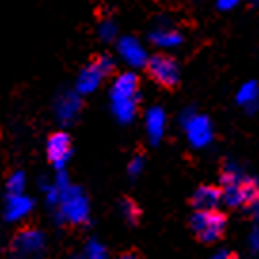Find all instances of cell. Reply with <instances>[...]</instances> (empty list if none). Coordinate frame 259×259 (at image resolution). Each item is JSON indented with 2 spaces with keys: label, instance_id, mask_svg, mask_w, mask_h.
<instances>
[{
  "label": "cell",
  "instance_id": "cell-5",
  "mask_svg": "<svg viewBox=\"0 0 259 259\" xmlns=\"http://www.w3.org/2000/svg\"><path fill=\"white\" fill-rule=\"evenodd\" d=\"M12 259H44L46 253V235L40 229H21L10 244Z\"/></svg>",
  "mask_w": 259,
  "mask_h": 259
},
{
  "label": "cell",
  "instance_id": "cell-25",
  "mask_svg": "<svg viewBox=\"0 0 259 259\" xmlns=\"http://www.w3.org/2000/svg\"><path fill=\"white\" fill-rule=\"evenodd\" d=\"M251 210H253V218H255V221L259 223V198L255 200V204L251 206Z\"/></svg>",
  "mask_w": 259,
  "mask_h": 259
},
{
  "label": "cell",
  "instance_id": "cell-15",
  "mask_svg": "<svg viewBox=\"0 0 259 259\" xmlns=\"http://www.w3.org/2000/svg\"><path fill=\"white\" fill-rule=\"evenodd\" d=\"M194 210H218L223 202V193L215 185H202L193 193Z\"/></svg>",
  "mask_w": 259,
  "mask_h": 259
},
{
  "label": "cell",
  "instance_id": "cell-13",
  "mask_svg": "<svg viewBox=\"0 0 259 259\" xmlns=\"http://www.w3.org/2000/svg\"><path fill=\"white\" fill-rule=\"evenodd\" d=\"M143 126H145V134L147 139L156 145L160 143L164 136H166V128H168V114L166 111L158 105L149 107L145 111V116H143Z\"/></svg>",
  "mask_w": 259,
  "mask_h": 259
},
{
  "label": "cell",
  "instance_id": "cell-7",
  "mask_svg": "<svg viewBox=\"0 0 259 259\" xmlns=\"http://www.w3.org/2000/svg\"><path fill=\"white\" fill-rule=\"evenodd\" d=\"M113 59L109 56H99L94 61H90L86 67H82L76 82H74V90L80 94V96H88L94 94L96 90H99V86L103 84L107 76L113 71Z\"/></svg>",
  "mask_w": 259,
  "mask_h": 259
},
{
  "label": "cell",
  "instance_id": "cell-17",
  "mask_svg": "<svg viewBox=\"0 0 259 259\" xmlns=\"http://www.w3.org/2000/svg\"><path fill=\"white\" fill-rule=\"evenodd\" d=\"M97 36L103 42L118 40V25H116V21L111 19V17L101 19V21L97 23Z\"/></svg>",
  "mask_w": 259,
  "mask_h": 259
},
{
  "label": "cell",
  "instance_id": "cell-16",
  "mask_svg": "<svg viewBox=\"0 0 259 259\" xmlns=\"http://www.w3.org/2000/svg\"><path fill=\"white\" fill-rule=\"evenodd\" d=\"M236 103L244 107L248 113H255L259 109V84L255 80L244 82L236 92Z\"/></svg>",
  "mask_w": 259,
  "mask_h": 259
},
{
  "label": "cell",
  "instance_id": "cell-9",
  "mask_svg": "<svg viewBox=\"0 0 259 259\" xmlns=\"http://www.w3.org/2000/svg\"><path fill=\"white\" fill-rule=\"evenodd\" d=\"M116 54L130 69H141L149 63V52L145 44L136 36H120L116 40Z\"/></svg>",
  "mask_w": 259,
  "mask_h": 259
},
{
  "label": "cell",
  "instance_id": "cell-21",
  "mask_svg": "<svg viewBox=\"0 0 259 259\" xmlns=\"http://www.w3.org/2000/svg\"><path fill=\"white\" fill-rule=\"evenodd\" d=\"M145 170V158L141 154H136L132 156L128 162V176L130 178H139Z\"/></svg>",
  "mask_w": 259,
  "mask_h": 259
},
{
  "label": "cell",
  "instance_id": "cell-2",
  "mask_svg": "<svg viewBox=\"0 0 259 259\" xmlns=\"http://www.w3.org/2000/svg\"><path fill=\"white\" fill-rule=\"evenodd\" d=\"M139 78L134 71L120 73L109 88V103L111 113L120 124H130L136 120L139 109Z\"/></svg>",
  "mask_w": 259,
  "mask_h": 259
},
{
  "label": "cell",
  "instance_id": "cell-8",
  "mask_svg": "<svg viewBox=\"0 0 259 259\" xmlns=\"http://www.w3.org/2000/svg\"><path fill=\"white\" fill-rule=\"evenodd\" d=\"M147 73L156 84H160L164 88H171L179 82V65L168 54H156L149 57L147 63Z\"/></svg>",
  "mask_w": 259,
  "mask_h": 259
},
{
  "label": "cell",
  "instance_id": "cell-12",
  "mask_svg": "<svg viewBox=\"0 0 259 259\" xmlns=\"http://www.w3.org/2000/svg\"><path fill=\"white\" fill-rule=\"evenodd\" d=\"M32 210H34V200L29 194H8L2 206V218L8 223H21L31 215Z\"/></svg>",
  "mask_w": 259,
  "mask_h": 259
},
{
  "label": "cell",
  "instance_id": "cell-22",
  "mask_svg": "<svg viewBox=\"0 0 259 259\" xmlns=\"http://www.w3.org/2000/svg\"><path fill=\"white\" fill-rule=\"evenodd\" d=\"M248 250H250L251 255L259 257V223L253 225V229L248 235Z\"/></svg>",
  "mask_w": 259,
  "mask_h": 259
},
{
  "label": "cell",
  "instance_id": "cell-11",
  "mask_svg": "<svg viewBox=\"0 0 259 259\" xmlns=\"http://www.w3.org/2000/svg\"><path fill=\"white\" fill-rule=\"evenodd\" d=\"M82 109V96L76 90H63L54 99V114L61 124H73Z\"/></svg>",
  "mask_w": 259,
  "mask_h": 259
},
{
  "label": "cell",
  "instance_id": "cell-19",
  "mask_svg": "<svg viewBox=\"0 0 259 259\" xmlns=\"http://www.w3.org/2000/svg\"><path fill=\"white\" fill-rule=\"evenodd\" d=\"M84 257L86 259H111L109 255V250L105 248V244L96 240V238H92L86 246H84Z\"/></svg>",
  "mask_w": 259,
  "mask_h": 259
},
{
  "label": "cell",
  "instance_id": "cell-26",
  "mask_svg": "<svg viewBox=\"0 0 259 259\" xmlns=\"http://www.w3.org/2000/svg\"><path fill=\"white\" fill-rule=\"evenodd\" d=\"M116 259H139L136 253H122V255H118Z\"/></svg>",
  "mask_w": 259,
  "mask_h": 259
},
{
  "label": "cell",
  "instance_id": "cell-29",
  "mask_svg": "<svg viewBox=\"0 0 259 259\" xmlns=\"http://www.w3.org/2000/svg\"><path fill=\"white\" fill-rule=\"evenodd\" d=\"M231 259H236V257H235V255H231Z\"/></svg>",
  "mask_w": 259,
  "mask_h": 259
},
{
  "label": "cell",
  "instance_id": "cell-10",
  "mask_svg": "<svg viewBox=\"0 0 259 259\" xmlns=\"http://www.w3.org/2000/svg\"><path fill=\"white\" fill-rule=\"evenodd\" d=\"M73 154V141L65 132H54L46 141V156L56 170H63Z\"/></svg>",
  "mask_w": 259,
  "mask_h": 259
},
{
  "label": "cell",
  "instance_id": "cell-18",
  "mask_svg": "<svg viewBox=\"0 0 259 259\" xmlns=\"http://www.w3.org/2000/svg\"><path fill=\"white\" fill-rule=\"evenodd\" d=\"M25 187H27V176L21 170L12 171L8 179H6V191H8V194L25 193Z\"/></svg>",
  "mask_w": 259,
  "mask_h": 259
},
{
  "label": "cell",
  "instance_id": "cell-23",
  "mask_svg": "<svg viewBox=\"0 0 259 259\" xmlns=\"http://www.w3.org/2000/svg\"><path fill=\"white\" fill-rule=\"evenodd\" d=\"M240 2H242V0H215L218 8L223 10V12H231V10L238 8V6H240Z\"/></svg>",
  "mask_w": 259,
  "mask_h": 259
},
{
  "label": "cell",
  "instance_id": "cell-28",
  "mask_svg": "<svg viewBox=\"0 0 259 259\" xmlns=\"http://www.w3.org/2000/svg\"><path fill=\"white\" fill-rule=\"evenodd\" d=\"M251 4H253V6H255V8H259V0H250Z\"/></svg>",
  "mask_w": 259,
  "mask_h": 259
},
{
  "label": "cell",
  "instance_id": "cell-4",
  "mask_svg": "<svg viewBox=\"0 0 259 259\" xmlns=\"http://www.w3.org/2000/svg\"><path fill=\"white\" fill-rule=\"evenodd\" d=\"M181 128L185 134V139L193 149H206L213 141V124L211 120L202 113H196L194 109H187L181 113Z\"/></svg>",
  "mask_w": 259,
  "mask_h": 259
},
{
  "label": "cell",
  "instance_id": "cell-14",
  "mask_svg": "<svg viewBox=\"0 0 259 259\" xmlns=\"http://www.w3.org/2000/svg\"><path fill=\"white\" fill-rule=\"evenodd\" d=\"M149 38L156 48L160 50H174L183 44V34L166 19L154 25L149 32Z\"/></svg>",
  "mask_w": 259,
  "mask_h": 259
},
{
  "label": "cell",
  "instance_id": "cell-20",
  "mask_svg": "<svg viewBox=\"0 0 259 259\" xmlns=\"http://www.w3.org/2000/svg\"><path fill=\"white\" fill-rule=\"evenodd\" d=\"M120 215L124 218L126 223H138L139 219V208L136 202H132V200H122L120 202Z\"/></svg>",
  "mask_w": 259,
  "mask_h": 259
},
{
  "label": "cell",
  "instance_id": "cell-3",
  "mask_svg": "<svg viewBox=\"0 0 259 259\" xmlns=\"http://www.w3.org/2000/svg\"><path fill=\"white\" fill-rule=\"evenodd\" d=\"M54 211H56V221L59 225H86L90 221V211H92L88 194L78 185L67 183L61 189V194H59V200H57Z\"/></svg>",
  "mask_w": 259,
  "mask_h": 259
},
{
  "label": "cell",
  "instance_id": "cell-24",
  "mask_svg": "<svg viewBox=\"0 0 259 259\" xmlns=\"http://www.w3.org/2000/svg\"><path fill=\"white\" fill-rule=\"evenodd\" d=\"M231 255H233V253H229V251H225V250H219V251H215L210 259H231Z\"/></svg>",
  "mask_w": 259,
  "mask_h": 259
},
{
  "label": "cell",
  "instance_id": "cell-27",
  "mask_svg": "<svg viewBox=\"0 0 259 259\" xmlns=\"http://www.w3.org/2000/svg\"><path fill=\"white\" fill-rule=\"evenodd\" d=\"M71 259H86V257H84V253H74V255H71Z\"/></svg>",
  "mask_w": 259,
  "mask_h": 259
},
{
  "label": "cell",
  "instance_id": "cell-1",
  "mask_svg": "<svg viewBox=\"0 0 259 259\" xmlns=\"http://www.w3.org/2000/svg\"><path fill=\"white\" fill-rule=\"evenodd\" d=\"M221 193L229 208L253 206L259 198V181L250 178L236 162H227L221 171Z\"/></svg>",
  "mask_w": 259,
  "mask_h": 259
},
{
  "label": "cell",
  "instance_id": "cell-6",
  "mask_svg": "<svg viewBox=\"0 0 259 259\" xmlns=\"http://www.w3.org/2000/svg\"><path fill=\"white\" fill-rule=\"evenodd\" d=\"M227 219L219 210H196L191 215V231L198 240L211 244L225 233Z\"/></svg>",
  "mask_w": 259,
  "mask_h": 259
}]
</instances>
